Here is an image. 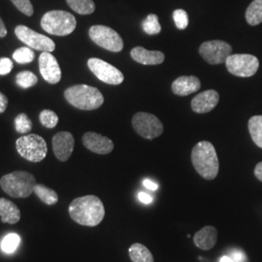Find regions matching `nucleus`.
<instances>
[{
  "label": "nucleus",
  "instance_id": "1",
  "mask_svg": "<svg viewBox=\"0 0 262 262\" xmlns=\"http://www.w3.org/2000/svg\"><path fill=\"white\" fill-rule=\"evenodd\" d=\"M70 217L78 225L94 227L103 221L105 208L95 195H85L74 199L68 208Z\"/></svg>",
  "mask_w": 262,
  "mask_h": 262
},
{
  "label": "nucleus",
  "instance_id": "2",
  "mask_svg": "<svg viewBox=\"0 0 262 262\" xmlns=\"http://www.w3.org/2000/svg\"><path fill=\"white\" fill-rule=\"evenodd\" d=\"M191 161L197 173L206 180H214L219 174L220 162L212 143L201 141L191 151Z\"/></svg>",
  "mask_w": 262,
  "mask_h": 262
},
{
  "label": "nucleus",
  "instance_id": "3",
  "mask_svg": "<svg viewBox=\"0 0 262 262\" xmlns=\"http://www.w3.org/2000/svg\"><path fill=\"white\" fill-rule=\"evenodd\" d=\"M67 102L80 110L91 111L99 108L104 102L103 94L94 86L76 84L64 92Z\"/></svg>",
  "mask_w": 262,
  "mask_h": 262
},
{
  "label": "nucleus",
  "instance_id": "4",
  "mask_svg": "<svg viewBox=\"0 0 262 262\" xmlns=\"http://www.w3.org/2000/svg\"><path fill=\"white\" fill-rule=\"evenodd\" d=\"M34 176L27 171H15L0 179V187L9 196L27 198L33 193L36 186Z\"/></svg>",
  "mask_w": 262,
  "mask_h": 262
},
{
  "label": "nucleus",
  "instance_id": "5",
  "mask_svg": "<svg viewBox=\"0 0 262 262\" xmlns=\"http://www.w3.org/2000/svg\"><path fill=\"white\" fill-rule=\"evenodd\" d=\"M77 21L75 17L66 11H49L41 19V28L47 33L56 36H66L75 30Z\"/></svg>",
  "mask_w": 262,
  "mask_h": 262
},
{
  "label": "nucleus",
  "instance_id": "6",
  "mask_svg": "<svg viewBox=\"0 0 262 262\" xmlns=\"http://www.w3.org/2000/svg\"><path fill=\"white\" fill-rule=\"evenodd\" d=\"M16 149L19 156L30 162H40L46 158L47 143L41 136L28 134L16 141Z\"/></svg>",
  "mask_w": 262,
  "mask_h": 262
},
{
  "label": "nucleus",
  "instance_id": "7",
  "mask_svg": "<svg viewBox=\"0 0 262 262\" xmlns=\"http://www.w3.org/2000/svg\"><path fill=\"white\" fill-rule=\"evenodd\" d=\"M225 66L229 73L237 77H252L259 68V60L256 56L248 54L230 55L226 58Z\"/></svg>",
  "mask_w": 262,
  "mask_h": 262
},
{
  "label": "nucleus",
  "instance_id": "8",
  "mask_svg": "<svg viewBox=\"0 0 262 262\" xmlns=\"http://www.w3.org/2000/svg\"><path fill=\"white\" fill-rule=\"evenodd\" d=\"M89 35L96 45L107 51L119 53L123 49V41L113 28L105 26H94L90 28Z\"/></svg>",
  "mask_w": 262,
  "mask_h": 262
},
{
  "label": "nucleus",
  "instance_id": "9",
  "mask_svg": "<svg viewBox=\"0 0 262 262\" xmlns=\"http://www.w3.org/2000/svg\"><path fill=\"white\" fill-rule=\"evenodd\" d=\"M132 125L141 137L148 140L159 137L163 132V124L156 116L149 113L135 114L132 119Z\"/></svg>",
  "mask_w": 262,
  "mask_h": 262
},
{
  "label": "nucleus",
  "instance_id": "10",
  "mask_svg": "<svg viewBox=\"0 0 262 262\" xmlns=\"http://www.w3.org/2000/svg\"><path fill=\"white\" fill-rule=\"evenodd\" d=\"M232 47L225 41H206L199 48V54L210 64L225 63L226 58L231 55Z\"/></svg>",
  "mask_w": 262,
  "mask_h": 262
},
{
  "label": "nucleus",
  "instance_id": "11",
  "mask_svg": "<svg viewBox=\"0 0 262 262\" xmlns=\"http://www.w3.org/2000/svg\"><path fill=\"white\" fill-rule=\"evenodd\" d=\"M15 34L23 43L27 44L31 49L49 53L56 49V44L51 38L38 33L26 26H18L15 28Z\"/></svg>",
  "mask_w": 262,
  "mask_h": 262
},
{
  "label": "nucleus",
  "instance_id": "12",
  "mask_svg": "<svg viewBox=\"0 0 262 262\" xmlns=\"http://www.w3.org/2000/svg\"><path fill=\"white\" fill-rule=\"evenodd\" d=\"M88 66L90 70L96 76L101 82L106 84H121L124 77L122 72L112 64L104 61L100 58L92 57L88 60Z\"/></svg>",
  "mask_w": 262,
  "mask_h": 262
},
{
  "label": "nucleus",
  "instance_id": "13",
  "mask_svg": "<svg viewBox=\"0 0 262 262\" xmlns=\"http://www.w3.org/2000/svg\"><path fill=\"white\" fill-rule=\"evenodd\" d=\"M39 70L43 79L49 84H56L61 79V70L56 57L49 52L39 56Z\"/></svg>",
  "mask_w": 262,
  "mask_h": 262
},
{
  "label": "nucleus",
  "instance_id": "14",
  "mask_svg": "<svg viewBox=\"0 0 262 262\" xmlns=\"http://www.w3.org/2000/svg\"><path fill=\"white\" fill-rule=\"evenodd\" d=\"M75 146V140L70 132L61 131L53 137V150L56 159L67 161L71 157Z\"/></svg>",
  "mask_w": 262,
  "mask_h": 262
},
{
  "label": "nucleus",
  "instance_id": "15",
  "mask_svg": "<svg viewBox=\"0 0 262 262\" xmlns=\"http://www.w3.org/2000/svg\"><path fill=\"white\" fill-rule=\"evenodd\" d=\"M83 144L88 150L98 155H108L114 150V143L111 139L95 132L84 133Z\"/></svg>",
  "mask_w": 262,
  "mask_h": 262
},
{
  "label": "nucleus",
  "instance_id": "16",
  "mask_svg": "<svg viewBox=\"0 0 262 262\" xmlns=\"http://www.w3.org/2000/svg\"><path fill=\"white\" fill-rule=\"evenodd\" d=\"M220 101V95L214 90H208L197 94L191 100V108L197 114L211 112Z\"/></svg>",
  "mask_w": 262,
  "mask_h": 262
},
{
  "label": "nucleus",
  "instance_id": "17",
  "mask_svg": "<svg viewBox=\"0 0 262 262\" xmlns=\"http://www.w3.org/2000/svg\"><path fill=\"white\" fill-rule=\"evenodd\" d=\"M130 56L136 62L144 66H157L164 61L165 56L159 51H148L145 48H133Z\"/></svg>",
  "mask_w": 262,
  "mask_h": 262
},
{
  "label": "nucleus",
  "instance_id": "18",
  "mask_svg": "<svg viewBox=\"0 0 262 262\" xmlns=\"http://www.w3.org/2000/svg\"><path fill=\"white\" fill-rule=\"evenodd\" d=\"M200 80L195 76H181L172 84V92L180 96H187L200 90Z\"/></svg>",
  "mask_w": 262,
  "mask_h": 262
},
{
  "label": "nucleus",
  "instance_id": "19",
  "mask_svg": "<svg viewBox=\"0 0 262 262\" xmlns=\"http://www.w3.org/2000/svg\"><path fill=\"white\" fill-rule=\"evenodd\" d=\"M217 241V230L214 226H205L193 237V243L203 251H209L215 247Z\"/></svg>",
  "mask_w": 262,
  "mask_h": 262
},
{
  "label": "nucleus",
  "instance_id": "20",
  "mask_svg": "<svg viewBox=\"0 0 262 262\" xmlns=\"http://www.w3.org/2000/svg\"><path fill=\"white\" fill-rule=\"evenodd\" d=\"M0 219L3 224L15 225L20 220L18 206L6 198H0Z\"/></svg>",
  "mask_w": 262,
  "mask_h": 262
},
{
  "label": "nucleus",
  "instance_id": "21",
  "mask_svg": "<svg viewBox=\"0 0 262 262\" xmlns=\"http://www.w3.org/2000/svg\"><path fill=\"white\" fill-rule=\"evenodd\" d=\"M128 253L132 262H155L149 249L142 244H133L128 250Z\"/></svg>",
  "mask_w": 262,
  "mask_h": 262
},
{
  "label": "nucleus",
  "instance_id": "22",
  "mask_svg": "<svg viewBox=\"0 0 262 262\" xmlns=\"http://www.w3.org/2000/svg\"><path fill=\"white\" fill-rule=\"evenodd\" d=\"M33 193L36 194V196L46 205L52 206L55 205L58 201V195L54 189H51L49 187L41 185V184H36L34 187Z\"/></svg>",
  "mask_w": 262,
  "mask_h": 262
},
{
  "label": "nucleus",
  "instance_id": "23",
  "mask_svg": "<svg viewBox=\"0 0 262 262\" xmlns=\"http://www.w3.org/2000/svg\"><path fill=\"white\" fill-rule=\"evenodd\" d=\"M246 19L250 26H257L262 23V0H253L246 11Z\"/></svg>",
  "mask_w": 262,
  "mask_h": 262
},
{
  "label": "nucleus",
  "instance_id": "24",
  "mask_svg": "<svg viewBox=\"0 0 262 262\" xmlns=\"http://www.w3.org/2000/svg\"><path fill=\"white\" fill-rule=\"evenodd\" d=\"M249 131L254 144L262 149V116H253L248 123Z\"/></svg>",
  "mask_w": 262,
  "mask_h": 262
},
{
  "label": "nucleus",
  "instance_id": "25",
  "mask_svg": "<svg viewBox=\"0 0 262 262\" xmlns=\"http://www.w3.org/2000/svg\"><path fill=\"white\" fill-rule=\"evenodd\" d=\"M69 7L80 15L93 14L95 4L93 0H66Z\"/></svg>",
  "mask_w": 262,
  "mask_h": 262
},
{
  "label": "nucleus",
  "instance_id": "26",
  "mask_svg": "<svg viewBox=\"0 0 262 262\" xmlns=\"http://www.w3.org/2000/svg\"><path fill=\"white\" fill-rule=\"evenodd\" d=\"M13 58L15 59L16 62H18L19 64H27V63H30L34 60L35 54L33 51H31V48H19L14 52Z\"/></svg>",
  "mask_w": 262,
  "mask_h": 262
},
{
  "label": "nucleus",
  "instance_id": "27",
  "mask_svg": "<svg viewBox=\"0 0 262 262\" xmlns=\"http://www.w3.org/2000/svg\"><path fill=\"white\" fill-rule=\"evenodd\" d=\"M20 238L16 233L6 235L1 241V250L6 253H13L19 247Z\"/></svg>",
  "mask_w": 262,
  "mask_h": 262
},
{
  "label": "nucleus",
  "instance_id": "28",
  "mask_svg": "<svg viewBox=\"0 0 262 262\" xmlns=\"http://www.w3.org/2000/svg\"><path fill=\"white\" fill-rule=\"evenodd\" d=\"M38 79L36 75L30 71L19 72L16 77V83L21 89H29L37 84Z\"/></svg>",
  "mask_w": 262,
  "mask_h": 262
},
{
  "label": "nucleus",
  "instance_id": "29",
  "mask_svg": "<svg viewBox=\"0 0 262 262\" xmlns=\"http://www.w3.org/2000/svg\"><path fill=\"white\" fill-rule=\"evenodd\" d=\"M143 29L149 35L159 34L161 31V26L159 24V17L155 14H150L142 24Z\"/></svg>",
  "mask_w": 262,
  "mask_h": 262
},
{
  "label": "nucleus",
  "instance_id": "30",
  "mask_svg": "<svg viewBox=\"0 0 262 262\" xmlns=\"http://www.w3.org/2000/svg\"><path fill=\"white\" fill-rule=\"evenodd\" d=\"M15 128L20 134H26L31 130L32 122L28 115L21 113L15 118Z\"/></svg>",
  "mask_w": 262,
  "mask_h": 262
},
{
  "label": "nucleus",
  "instance_id": "31",
  "mask_svg": "<svg viewBox=\"0 0 262 262\" xmlns=\"http://www.w3.org/2000/svg\"><path fill=\"white\" fill-rule=\"evenodd\" d=\"M39 120L43 126L47 128H54L58 122V117L52 110H43L39 115Z\"/></svg>",
  "mask_w": 262,
  "mask_h": 262
},
{
  "label": "nucleus",
  "instance_id": "32",
  "mask_svg": "<svg viewBox=\"0 0 262 262\" xmlns=\"http://www.w3.org/2000/svg\"><path fill=\"white\" fill-rule=\"evenodd\" d=\"M173 19L175 25L179 29H185L188 26V16L187 13L183 9H177L173 13Z\"/></svg>",
  "mask_w": 262,
  "mask_h": 262
},
{
  "label": "nucleus",
  "instance_id": "33",
  "mask_svg": "<svg viewBox=\"0 0 262 262\" xmlns=\"http://www.w3.org/2000/svg\"><path fill=\"white\" fill-rule=\"evenodd\" d=\"M12 3L17 7V9L20 11L28 17H31L33 15V7L30 0H11Z\"/></svg>",
  "mask_w": 262,
  "mask_h": 262
},
{
  "label": "nucleus",
  "instance_id": "34",
  "mask_svg": "<svg viewBox=\"0 0 262 262\" xmlns=\"http://www.w3.org/2000/svg\"><path fill=\"white\" fill-rule=\"evenodd\" d=\"M13 69V61L8 57L0 58V75H7Z\"/></svg>",
  "mask_w": 262,
  "mask_h": 262
},
{
  "label": "nucleus",
  "instance_id": "35",
  "mask_svg": "<svg viewBox=\"0 0 262 262\" xmlns=\"http://www.w3.org/2000/svg\"><path fill=\"white\" fill-rule=\"evenodd\" d=\"M7 105H8V99L6 95L0 93V114L5 112Z\"/></svg>",
  "mask_w": 262,
  "mask_h": 262
},
{
  "label": "nucleus",
  "instance_id": "36",
  "mask_svg": "<svg viewBox=\"0 0 262 262\" xmlns=\"http://www.w3.org/2000/svg\"><path fill=\"white\" fill-rule=\"evenodd\" d=\"M231 258L233 259L234 262H244L246 260L245 254L242 252H240V251H235V252H233Z\"/></svg>",
  "mask_w": 262,
  "mask_h": 262
},
{
  "label": "nucleus",
  "instance_id": "37",
  "mask_svg": "<svg viewBox=\"0 0 262 262\" xmlns=\"http://www.w3.org/2000/svg\"><path fill=\"white\" fill-rule=\"evenodd\" d=\"M143 185L145 186V187H147L148 189H150V190H157L158 189V184H156V183H154V182H151L150 180L149 179H146V180H144L143 181Z\"/></svg>",
  "mask_w": 262,
  "mask_h": 262
},
{
  "label": "nucleus",
  "instance_id": "38",
  "mask_svg": "<svg viewBox=\"0 0 262 262\" xmlns=\"http://www.w3.org/2000/svg\"><path fill=\"white\" fill-rule=\"evenodd\" d=\"M139 199H140L141 202H143V203H145V204H150L151 203V201H152V198L149 194H147V193H145V192H139Z\"/></svg>",
  "mask_w": 262,
  "mask_h": 262
},
{
  "label": "nucleus",
  "instance_id": "39",
  "mask_svg": "<svg viewBox=\"0 0 262 262\" xmlns=\"http://www.w3.org/2000/svg\"><path fill=\"white\" fill-rule=\"evenodd\" d=\"M254 176L258 181L262 182V162L256 164V166L254 168Z\"/></svg>",
  "mask_w": 262,
  "mask_h": 262
},
{
  "label": "nucleus",
  "instance_id": "40",
  "mask_svg": "<svg viewBox=\"0 0 262 262\" xmlns=\"http://www.w3.org/2000/svg\"><path fill=\"white\" fill-rule=\"evenodd\" d=\"M7 35V28L5 27L4 21L0 18V37H5Z\"/></svg>",
  "mask_w": 262,
  "mask_h": 262
},
{
  "label": "nucleus",
  "instance_id": "41",
  "mask_svg": "<svg viewBox=\"0 0 262 262\" xmlns=\"http://www.w3.org/2000/svg\"><path fill=\"white\" fill-rule=\"evenodd\" d=\"M220 262H234L233 261V259L230 257V256H227V255H225V256H223L222 258H221V260Z\"/></svg>",
  "mask_w": 262,
  "mask_h": 262
}]
</instances>
